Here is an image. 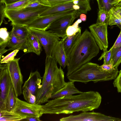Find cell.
<instances>
[{"mask_svg": "<svg viewBox=\"0 0 121 121\" xmlns=\"http://www.w3.org/2000/svg\"><path fill=\"white\" fill-rule=\"evenodd\" d=\"M101 100L100 93L93 91L64 96L48 100L42 105L41 113L42 116L44 114H70L92 111L99 108Z\"/></svg>", "mask_w": 121, "mask_h": 121, "instance_id": "6da1fadb", "label": "cell"}, {"mask_svg": "<svg viewBox=\"0 0 121 121\" xmlns=\"http://www.w3.org/2000/svg\"><path fill=\"white\" fill-rule=\"evenodd\" d=\"M52 56H46L45 71L41 86L36 95L35 104H41L48 102L51 96L63 87L66 82L64 72Z\"/></svg>", "mask_w": 121, "mask_h": 121, "instance_id": "7a4b0ae2", "label": "cell"}, {"mask_svg": "<svg viewBox=\"0 0 121 121\" xmlns=\"http://www.w3.org/2000/svg\"><path fill=\"white\" fill-rule=\"evenodd\" d=\"M99 49L90 32L86 29L68 57L66 77L96 56Z\"/></svg>", "mask_w": 121, "mask_h": 121, "instance_id": "3957f363", "label": "cell"}, {"mask_svg": "<svg viewBox=\"0 0 121 121\" xmlns=\"http://www.w3.org/2000/svg\"><path fill=\"white\" fill-rule=\"evenodd\" d=\"M98 64L88 62L82 65L67 77L69 81L86 84L92 81L99 82L114 80L118 75V68L111 72H105L101 70Z\"/></svg>", "mask_w": 121, "mask_h": 121, "instance_id": "277c9868", "label": "cell"}, {"mask_svg": "<svg viewBox=\"0 0 121 121\" xmlns=\"http://www.w3.org/2000/svg\"><path fill=\"white\" fill-rule=\"evenodd\" d=\"M51 6L47 5L41 8L32 9L5 10V17L11 22L12 24L26 26Z\"/></svg>", "mask_w": 121, "mask_h": 121, "instance_id": "5b68a950", "label": "cell"}, {"mask_svg": "<svg viewBox=\"0 0 121 121\" xmlns=\"http://www.w3.org/2000/svg\"><path fill=\"white\" fill-rule=\"evenodd\" d=\"M42 78L37 70L31 72L28 79L22 87V94L24 99L28 102L35 104L38 92L41 86Z\"/></svg>", "mask_w": 121, "mask_h": 121, "instance_id": "8992f818", "label": "cell"}, {"mask_svg": "<svg viewBox=\"0 0 121 121\" xmlns=\"http://www.w3.org/2000/svg\"><path fill=\"white\" fill-rule=\"evenodd\" d=\"M29 29L30 33L36 36L43 47L46 56H51L53 47L60 37L49 30Z\"/></svg>", "mask_w": 121, "mask_h": 121, "instance_id": "52a82bcc", "label": "cell"}, {"mask_svg": "<svg viewBox=\"0 0 121 121\" xmlns=\"http://www.w3.org/2000/svg\"><path fill=\"white\" fill-rule=\"evenodd\" d=\"M8 68V63L0 65V111L6 110L7 99L13 86Z\"/></svg>", "mask_w": 121, "mask_h": 121, "instance_id": "ba28073f", "label": "cell"}, {"mask_svg": "<svg viewBox=\"0 0 121 121\" xmlns=\"http://www.w3.org/2000/svg\"><path fill=\"white\" fill-rule=\"evenodd\" d=\"M78 12L56 20L50 24L47 30L63 38L66 35V31L68 27L71 25L75 19L79 16L80 15Z\"/></svg>", "mask_w": 121, "mask_h": 121, "instance_id": "9c48e42d", "label": "cell"}, {"mask_svg": "<svg viewBox=\"0 0 121 121\" xmlns=\"http://www.w3.org/2000/svg\"><path fill=\"white\" fill-rule=\"evenodd\" d=\"M15 104L11 111L19 115L26 117L42 116L41 112L42 105L38 104H32L22 100L17 97L16 98Z\"/></svg>", "mask_w": 121, "mask_h": 121, "instance_id": "30bf717a", "label": "cell"}, {"mask_svg": "<svg viewBox=\"0 0 121 121\" xmlns=\"http://www.w3.org/2000/svg\"><path fill=\"white\" fill-rule=\"evenodd\" d=\"M60 121H121V119L108 116L94 112H82L77 115H70L60 118Z\"/></svg>", "mask_w": 121, "mask_h": 121, "instance_id": "8fae6325", "label": "cell"}, {"mask_svg": "<svg viewBox=\"0 0 121 121\" xmlns=\"http://www.w3.org/2000/svg\"><path fill=\"white\" fill-rule=\"evenodd\" d=\"M20 58H15L8 63V68L16 97L22 93V86L23 83L19 61Z\"/></svg>", "mask_w": 121, "mask_h": 121, "instance_id": "7c38bea8", "label": "cell"}, {"mask_svg": "<svg viewBox=\"0 0 121 121\" xmlns=\"http://www.w3.org/2000/svg\"><path fill=\"white\" fill-rule=\"evenodd\" d=\"M107 24L96 23L89 28L99 49L104 52L107 50L108 46Z\"/></svg>", "mask_w": 121, "mask_h": 121, "instance_id": "4fadbf2b", "label": "cell"}, {"mask_svg": "<svg viewBox=\"0 0 121 121\" xmlns=\"http://www.w3.org/2000/svg\"><path fill=\"white\" fill-rule=\"evenodd\" d=\"M73 9L50 16L37 17L27 26L29 29L46 30L50 24L57 19L76 12Z\"/></svg>", "mask_w": 121, "mask_h": 121, "instance_id": "5bb4252c", "label": "cell"}, {"mask_svg": "<svg viewBox=\"0 0 121 121\" xmlns=\"http://www.w3.org/2000/svg\"><path fill=\"white\" fill-rule=\"evenodd\" d=\"M63 41L62 39L56 42L52 50V56L64 69L68 65V60L64 49Z\"/></svg>", "mask_w": 121, "mask_h": 121, "instance_id": "9a60e30c", "label": "cell"}, {"mask_svg": "<svg viewBox=\"0 0 121 121\" xmlns=\"http://www.w3.org/2000/svg\"><path fill=\"white\" fill-rule=\"evenodd\" d=\"M74 82L69 81L66 82L65 86L53 94L50 98L54 99L64 96L82 93L83 92L80 91L76 87Z\"/></svg>", "mask_w": 121, "mask_h": 121, "instance_id": "2e32d148", "label": "cell"}, {"mask_svg": "<svg viewBox=\"0 0 121 121\" xmlns=\"http://www.w3.org/2000/svg\"><path fill=\"white\" fill-rule=\"evenodd\" d=\"M27 52L26 53L33 52L39 55L42 51V45L37 38L30 34L26 39Z\"/></svg>", "mask_w": 121, "mask_h": 121, "instance_id": "e0dca14e", "label": "cell"}, {"mask_svg": "<svg viewBox=\"0 0 121 121\" xmlns=\"http://www.w3.org/2000/svg\"><path fill=\"white\" fill-rule=\"evenodd\" d=\"M73 1L51 6L42 13L39 16H50L73 9Z\"/></svg>", "mask_w": 121, "mask_h": 121, "instance_id": "ac0fdd59", "label": "cell"}, {"mask_svg": "<svg viewBox=\"0 0 121 121\" xmlns=\"http://www.w3.org/2000/svg\"><path fill=\"white\" fill-rule=\"evenodd\" d=\"M81 35L80 30L75 35L69 36L66 35L62 38L64 49L68 58Z\"/></svg>", "mask_w": 121, "mask_h": 121, "instance_id": "d6986e66", "label": "cell"}, {"mask_svg": "<svg viewBox=\"0 0 121 121\" xmlns=\"http://www.w3.org/2000/svg\"><path fill=\"white\" fill-rule=\"evenodd\" d=\"M10 39L7 47L8 51H13L17 49L23 51L26 53L27 52L26 39H20L17 38L12 31L10 32Z\"/></svg>", "mask_w": 121, "mask_h": 121, "instance_id": "ffe728a7", "label": "cell"}, {"mask_svg": "<svg viewBox=\"0 0 121 121\" xmlns=\"http://www.w3.org/2000/svg\"><path fill=\"white\" fill-rule=\"evenodd\" d=\"M10 39V33L6 28H2L0 29V60L2 55L8 51L5 48L8 45Z\"/></svg>", "mask_w": 121, "mask_h": 121, "instance_id": "44dd1931", "label": "cell"}, {"mask_svg": "<svg viewBox=\"0 0 121 121\" xmlns=\"http://www.w3.org/2000/svg\"><path fill=\"white\" fill-rule=\"evenodd\" d=\"M12 29L11 30L14 35L20 39H26L30 34L29 29L26 26L11 23Z\"/></svg>", "mask_w": 121, "mask_h": 121, "instance_id": "7402d4cb", "label": "cell"}, {"mask_svg": "<svg viewBox=\"0 0 121 121\" xmlns=\"http://www.w3.org/2000/svg\"><path fill=\"white\" fill-rule=\"evenodd\" d=\"M0 121H22L26 118L15 114L12 111L6 110L0 111Z\"/></svg>", "mask_w": 121, "mask_h": 121, "instance_id": "603a6c76", "label": "cell"}, {"mask_svg": "<svg viewBox=\"0 0 121 121\" xmlns=\"http://www.w3.org/2000/svg\"><path fill=\"white\" fill-rule=\"evenodd\" d=\"M16 96L13 85L10 87L7 97L6 110L9 111H12L16 103Z\"/></svg>", "mask_w": 121, "mask_h": 121, "instance_id": "cb8c5ba5", "label": "cell"}, {"mask_svg": "<svg viewBox=\"0 0 121 121\" xmlns=\"http://www.w3.org/2000/svg\"><path fill=\"white\" fill-rule=\"evenodd\" d=\"M112 50L111 59L114 67L116 69L121 63V46L116 48H111Z\"/></svg>", "mask_w": 121, "mask_h": 121, "instance_id": "d4e9b609", "label": "cell"}, {"mask_svg": "<svg viewBox=\"0 0 121 121\" xmlns=\"http://www.w3.org/2000/svg\"><path fill=\"white\" fill-rule=\"evenodd\" d=\"M110 19L108 25L110 26L116 25L121 29V16L114 10L113 8L109 11Z\"/></svg>", "mask_w": 121, "mask_h": 121, "instance_id": "484cf974", "label": "cell"}, {"mask_svg": "<svg viewBox=\"0 0 121 121\" xmlns=\"http://www.w3.org/2000/svg\"><path fill=\"white\" fill-rule=\"evenodd\" d=\"M109 19L110 14L109 11L106 10L103 8L99 9L98 13L96 23L106 24L108 25Z\"/></svg>", "mask_w": 121, "mask_h": 121, "instance_id": "4316f807", "label": "cell"}, {"mask_svg": "<svg viewBox=\"0 0 121 121\" xmlns=\"http://www.w3.org/2000/svg\"><path fill=\"white\" fill-rule=\"evenodd\" d=\"M82 22L80 18L78 19L72 25L69 26L66 30V35L69 36L75 35L81 30V28L79 26V24Z\"/></svg>", "mask_w": 121, "mask_h": 121, "instance_id": "83f0119b", "label": "cell"}, {"mask_svg": "<svg viewBox=\"0 0 121 121\" xmlns=\"http://www.w3.org/2000/svg\"><path fill=\"white\" fill-rule=\"evenodd\" d=\"M31 0H23L6 5L5 11L14 10L24 6Z\"/></svg>", "mask_w": 121, "mask_h": 121, "instance_id": "f1b7e54d", "label": "cell"}, {"mask_svg": "<svg viewBox=\"0 0 121 121\" xmlns=\"http://www.w3.org/2000/svg\"><path fill=\"white\" fill-rule=\"evenodd\" d=\"M99 9L103 8L109 11L114 6L112 4L113 0H96Z\"/></svg>", "mask_w": 121, "mask_h": 121, "instance_id": "f546056e", "label": "cell"}, {"mask_svg": "<svg viewBox=\"0 0 121 121\" xmlns=\"http://www.w3.org/2000/svg\"><path fill=\"white\" fill-rule=\"evenodd\" d=\"M43 4L51 6L72 1L75 0H39Z\"/></svg>", "mask_w": 121, "mask_h": 121, "instance_id": "4dcf8cb0", "label": "cell"}, {"mask_svg": "<svg viewBox=\"0 0 121 121\" xmlns=\"http://www.w3.org/2000/svg\"><path fill=\"white\" fill-rule=\"evenodd\" d=\"M18 49L13 51L3 58L0 60V64L7 63L13 60L14 57L19 51Z\"/></svg>", "mask_w": 121, "mask_h": 121, "instance_id": "1f68e13d", "label": "cell"}, {"mask_svg": "<svg viewBox=\"0 0 121 121\" xmlns=\"http://www.w3.org/2000/svg\"><path fill=\"white\" fill-rule=\"evenodd\" d=\"M112 50L111 48L108 51L107 50L103 52L101 56L98 59V60H100L103 58L104 64H109L112 59Z\"/></svg>", "mask_w": 121, "mask_h": 121, "instance_id": "d6a6232c", "label": "cell"}, {"mask_svg": "<svg viewBox=\"0 0 121 121\" xmlns=\"http://www.w3.org/2000/svg\"><path fill=\"white\" fill-rule=\"evenodd\" d=\"M99 67L102 70L105 72H111L115 69L113 66V62L112 59L109 64H103L101 65H99Z\"/></svg>", "mask_w": 121, "mask_h": 121, "instance_id": "836d02e7", "label": "cell"}, {"mask_svg": "<svg viewBox=\"0 0 121 121\" xmlns=\"http://www.w3.org/2000/svg\"><path fill=\"white\" fill-rule=\"evenodd\" d=\"M119 73L118 74L114 79L113 84L114 86L117 88L118 92L121 93V69Z\"/></svg>", "mask_w": 121, "mask_h": 121, "instance_id": "e575fe53", "label": "cell"}, {"mask_svg": "<svg viewBox=\"0 0 121 121\" xmlns=\"http://www.w3.org/2000/svg\"><path fill=\"white\" fill-rule=\"evenodd\" d=\"M5 4L3 2L0 1V26L3 22L5 17Z\"/></svg>", "mask_w": 121, "mask_h": 121, "instance_id": "d590c367", "label": "cell"}, {"mask_svg": "<svg viewBox=\"0 0 121 121\" xmlns=\"http://www.w3.org/2000/svg\"><path fill=\"white\" fill-rule=\"evenodd\" d=\"M120 33L117 39L111 47L112 48H116L121 46V29Z\"/></svg>", "mask_w": 121, "mask_h": 121, "instance_id": "8d00e7d4", "label": "cell"}, {"mask_svg": "<svg viewBox=\"0 0 121 121\" xmlns=\"http://www.w3.org/2000/svg\"><path fill=\"white\" fill-rule=\"evenodd\" d=\"M40 117H26L22 120V121H40Z\"/></svg>", "mask_w": 121, "mask_h": 121, "instance_id": "74e56055", "label": "cell"}, {"mask_svg": "<svg viewBox=\"0 0 121 121\" xmlns=\"http://www.w3.org/2000/svg\"><path fill=\"white\" fill-rule=\"evenodd\" d=\"M22 0H0V1L4 2L5 5Z\"/></svg>", "mask_w": 121, "mask_h": 121, "instance_id": "f35d334b", "label": "cell"}, {"mask_svg": "<svg viewBox=\"0 0 121 121\" xmlns=\"http://www.w3.org/2000/svg\"><path fill=\"white\" fill-rule=\"evenodd\" d=\"M113 8L121 16V6H114Z\"/></svg>", "mask_w": 121, "mask_h": 121, "instance_id": "ab89813d", "label": "cell"}, {"mask_svg": "<svg viewBox=\"0 0 121 121\" xmlns=\"http://www.w3.org/2000/svg\"><path fill=\"white\" fill-rule=\"evenodd\" d=\"M80 18L83 22L86 21V14L84 13L81 14L80 16Z\"/></svg>", "mask_w": 121, "mask_h": 121, "instance_id": "60d3db41", "label": "cell"}, {"mask_svg": "<svg viewBox=\"0 0 121 121\" xmlns=\"http://www.w3.org/2000/svg\"><path fill=\"white\" fill-rule=\"evenodd\" d=\"M121 2V0H113L112 4L114 6H115Z\"/></svg>", "mask_w": 121, "mask_h": 121, "instance_id": "b9f144b4", "label": "cell"}, {"mask_svg": "<svg viewBox=\"0 0 121 121\" xmlns=\"http://www.w3.org/2000/svg\"><path fill=\"white\" fill-rule=\"evenodd\" d=\"M79 0H75L73 1V3L74 4H78L79 2Z\"/></svg>", "mask_w": 121, "mask_h": 121, "instance_id": "7bdbcfd3", "label": "cell"}, {"mask_svg": "<svg viewBox=\"0 0 121 121\" xmlns=\"http://www.w3.org/2000/svg\"><path fill=\"white\" fill-rule=\"evenodd\" d=\"M119 5H121V2H120V3H119Z\"/></svg>", "mask_w": 121, "mask_h": 121, "instance_id": "ee69618b", "label": "cell"}, {"mask_svg": "<svg viewBox=\"0 0 121 121\" xmlns=\"http://www.w3.org/2000/svg\"></svg>", "mask_w": 121, "mask_h": 121, "instance_id": "f6af8a7d", "label": "cell"}]
</instances>
